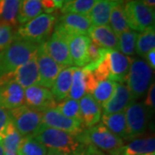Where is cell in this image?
I'll list each match as a JSON object with an SVG mask.
<instances>
[{
	"instance_id": "1",
	"label": "cell",
	"mask_w": 155,
	"mask_h": 155,
	"mask_svg": "<svg viewBox=\"0 0 155 155\" xmlns=\"http://www.w3.org/2000/svg\"><path fill=\"white\" fill-rule=\"evenodd\" d=\"M49 151H55L67 154L79 155L86 145L78 136L61 131L53 127L41 125L33 135Z\"/></svg>"
},
{
	"instance_id": "2",
	"label": "cell",
	"mask_w": 155,
	"mask_h": 155,
	"mask_svg": "<svg viewBox=\"0 0 155 155\" xmlns=\"http://www.w3.org/2000/svg\"><path fill=\"white\" fill-rule=\"evenodd\" d=\"M133 58L124 55L116 50L105 49L104 54L92 71L97 82L111 80L124 83Z\"/></svg>"
},
{
	"instance_id": "3",
	"label": "cell",
	"mask_w": 155,
	"mask_h": 155,
	"mask_svg": "<svg viewBox=\"0 0 155 155\" xmlns=\"http://www.w3.org/2000/svg\"><path fill=\"white\" fill-rule=\"evenodd\" d=\"M38 44L14 40L11 45L0 51V79L14 72L19 67L36 54Z\"/></svg>"
},
{
	"instance_id": "4",
	"label": "cell",
	"mask_w": 155,
	"mask_h": 155,
	"mask_svg": "<svg viewBox=\"0 0 155 155\" xmlns=\"http://www.w3.org/2000/svg\"><path fill=\"white\" fill-rule=\"evenodd\" d=\"M78 137L84 144L91 145L110 155H121L124 147L122 139L110 131L104 124L88 127Z\"/></svg>"
},
{
	"instance_id": "5",
	"label": "cell",
	"mask_w": 155,
	"mask_h": 155,
	"mask_svg": "<svg viewBox=\"0 0 155 155\" xmlns=\"http://www.w3.org/2000/svg\"><path fill=\"white\" fill-rule=\"evenodd\" d=\"M56 17L49 13H41L28 22L22 24L17 29L15 40L29 41L35 44L45 42L52 33Z\"/></svg>"
},
{
	"instance_id": "6",
	"label": "cell",
	"mask_w": 155,
	"mask_h": 155,
	"mask_svg": "<svg viewBox=\"0 0 155 155\" xmlns=\"http://www.w3.org/2000/svg\"><path fill=\"white\" fill-rule=\"evenodd\" d=\"M153 78V69L140 59L132 60L125 83L134 99L141 97L147 91Z\"/></svg>"
},
{
	"instance_id": "7",
	"label": "cell",
	"mask_w": 155,
	"mask_h": 155,
	"mask_svg": "<svg viewBox=\"0 0 155 155\" xmlns=\"http://www.w3.org/2000/svg\"><path fill=\"white\" fill-rule=\"evenodd\" d=\"M9 114L11 122L22 137L33 136L42 125V112L25 104L11 110Z\"/></svg>"
},
{
	"instance_id": "8",
	"label": "cell",
	"mask_w": 155,
	"mask_h": 155,
	"mask_svg": "<svg viewBox=\"0 0 155 155\" xmlns=\"http://www.w3.org/2000/svg\"><path fill=\"white\" fill-rule=\"evenodd\" d=\"M124 12L129 28L142 32L154 28V10L146 6L140 0H132L124 6Z\"/></svg>"
},
{
	"instance_id": "9",
	"label": "cell",
	"mask_w": 155,
	"mask_h": 155,
	"mask_svg": "<svg viewBox=\"0 0 155 155\" xmlns=\"http://www.w3.org/2000/svg\"><path fill=\"white\" fill-rule=\"evenodd\" d=\"M69 37L67 34L54 28L53 35L41 43L48 55L64 68L73 65L69 51Z\"/></svg>"
},
{
	"instance_id": "10",
	"label": "cell",
	"mask_w": 155,
	"mask_h": 155,
	"mask_svg": "<svg viewBox=\"0 0 155 155\" xmlns=\"http://www.w3.org/2000/svg\"><path fill=\"white\" fill-rule=\"evenodd\" d=\"M36 60L39 72L38 85L48 89L52 88L56 78L64 67L59 65L48 55L42 44L39 45Z\"/></svg>"
},
{
	"instance_id": "11",
	"label": "cell",
	"mask_w": 155,
	"mask_h": 155,
	"mask_svg": "<svg viewBox=\"0 0 155 155\" xmlns=\"http://www.w3.org/2000/svg\"><path fill=\"white\" fill-rule=\"evenodd\" d=\"M42 124L74 136H79L83 133L84 127L81 122L62 115L55 108L42 112Z\"/></svg>"
},
{
	"instance_id": "12",
	"label": "cell",
	"mask_w": 155,
	"mask_h": 155,
	"mask_svg": "<svg viewBox=\"0 0 155 155\" xmlns=\"http://www.w3.org/2000/svg\"><path fill=\"white\" fill-rule=\"evenodd\" d=\"M8 81L16 82L23 90L33 85H38L39 72L36 54L18 67L15 72L0 79V84Z\"/></svg>"
},
{
	"instance_id": "13",
	"label": "cell",
	"mask_w": 155,
	"mask_h": 155,
	"mask_svg": "<svg viewBox=\"0 0 155 155\" xmlns=\"http://www.w3.org/2000/svg\"><path fill=\"white\" fill-rule=\"evenodd\" d=\"M127 122V139L137 137L147 127V110L144 104L133 103L125 110Z\"/></svg>"
},
{
	"instance_id": "14",
	"label": "cell",
	"mask_w": 155,
	"mask_h": 155,
	"mask_svg": "<svg viewBox=\"0 0 155 155\" xmlns=\"http://www.w3.org/2000/svg\"><path fill=\"white\" fill-rule=\"evenodd\" d=\"M24 100L25 105L41 112L54 109L57 105L51 91L40 85H33L25 89Z\"/></svg>"
},
{
	"instance_id": "15",
	"label": "cell",
	"mask_w": 155,
	"mask_h": 155,
	"mask_svg": "<svg viewBox=\"0 0 155 155\" xmlns=\"http://www.w3.org/2000/svg\"><path fill=\"white\" fill-rule=\"evenodd\" d=\"M91 22L89 16L75 14V13H66L62 15L55 25V28L61 30L69 36L79 35L88 33Z\"/></svg>"
},
{
	"instance_id": "16",
	"label": "cell",
	"mask_w": 155,
	"mask_h": 155,
	"mask_svg": "<svg viewBox=\"0 0 155 155\" xmlns=\"http://www.w3.org/2000/svg\"><path fill=\"white\" fill-rule=\"evenodd\" d=\"M25 104L24 90L16 82L0 84V108L13 110Z\"/></svg>"
},
{
	"instance_id": "17",
	"label": "cell",
	"mask_w": 155,
	"mask_h": 155,
	"mask_svg": "<svg viewBox=\"0 0 155 155\" xmlns=\"http://www.w3.org/2000/svg\"><path fill=\"white\" fill-rule=\"evenodd\" d=\"M134 101L127 85L123 83H117L114 94L103 107L104 114H114L125 111Z\"/></svg>"
},
{
	"instance_id": "18",
	"label": "cell",
	"mask_w": 155,
	"mask_h": 155,
	"mask_svg": "<svg viewBox=\"0 0 155 155\" xmlns=\"http://www.w3.org/2000/svg\"><path fill=\"white\" fill-rule=\"evenodd\" d=\"M91 39L87 35H79L69 37V51L72 64L84 67L89 64L88 47Z\"/></svg>"
},
{
	"instance_id": "19",
	"label": "cell",
	"mask_w": 155,
	"mask_h": 155,
	"mask_svg": "<svg viewBox=\"0 0 155 155\" xmlns=\"http://www.w3.org/2000/svg\"><path fill=\"white\" fill-rule=\"evenodd\" d=\"M78 102L84 127L88 128L97 125L102 116V107L99 104L90 94L84 95Z\"/></svg>"
},
{
	"instance_id": "20",
	"label": "cell",
	"mask_w": 155,
	"mask_h": 155,
	"mask_svg": "<svg viewBox=\"0 0 155 155\" xmlns=\"http://www.w3.org/2000/svg\"><path fill=\"white\" fill-rule=\"evenodd\" d=\"M87 34L90 39L100 48L118 51V37L109 25H91Z\"/></svg>"
},
{
	"instance_id": "21",
	"label": "cell",
	"mask_w": 155,
	"mask_h": 155,
	"mask_svg": "<svg viewBox=\"0 0 155 155\" xmlns=\"http://www.w3.org/2000/svg\"><path fill=\"white\" fill-rule=\"evenodd\" d=\"M75 67H67L61 70L52 86L51 92L57 102L67 99L69 96L72 81V74Z\"/></svg>"
},
{
	"instance_id": "22",
	"label": "cell",
	"mask_w": 155,
	"mask_h": 155,
	"mask_svg": "<svg viewBox=\"0 0 155 155\" xmlns=\"http://www.w3.org/2000/svg\"><path fill=\"white\" fill-rule=\"evenodd\" d=\"M101 120L103 124L112 133L121 139H127V122L125 111L114 114H104L101 116Z\"/></svg>"
},
{
	"instance_id": "23",
	"label": "cell",
	"mask_w": 155,
	"mask_h": 155,
	"mask_svg": "<svg viewBox=\"0 0 155 155\" xmlns=\"http://www.w3.org/2000/svg\"><path fill=\"white\" fill-rule=\"evenodd\" d=\"M114 4L115 2H110L108 0H98L89 14L91 24L95 26L108 25Z\"/></svg>"
},
{
	"instance_id": "24",
	"label": "cell",
	"mask_w": 155,
	"mask_h": 155,
	"mask_svg": "<svg viewBox=\"0 0 155 155\" xmlns=\"http://www.w3.org/2000/svg\"><path fill=\"white\" fill-rule=\"evenodd\" d=\"M22 136L17 131L13 122H9L7 125L4 136L2 139V145L4 148V155H17V151Z\"/></svg>"
},
{
	"instance_id": "25",
	"label": "cell",
	"mask_w": 155,
	"mask_h": 155,
	"mask_svg": "<svg viewBox=\"0 0 155 155\" xmlns=\"http://www.w3.org/2000/svg\"><path fill=\"white\" fill-rule=\"evenodd\" d=\"M40 0H20L17 14V23L24 24L42 13Z\"/></svg>"
},
{
	"instance_id": "26",
	"label": "cell",
	"mask_w": 155,
	"mask_h": 155,
	"mask_svg": "<svg viewBox=\"0 0 155 155\" xmlns=\"http://www.w3.org/2000/svg\"><path fill=\"white\" fill-rule=\"evenodd\" d=\"M109 22L110 24V27L116 36L130 29L125 16L124 5L122 2H115L111 10Z\"/></svg>"
},
{
	"instance_id": "27",
	"label": "cell",
	"mask_w": 155,
	"mask_h": 155,
	"mask_svg": "<svg viewBox=\"0 0 155 155\" xmlns=\"http://www.w3.org/2000/svg\"><path fill=\"white\" fill-rule=\"evenodd\" d=\"M154 137L137 139L131 141L127 146H124L121 155H144L154 153Z\"/></svg>"
},
{
	"instance_id": "28",
	"label": "cell",
	"mask_w": 155,
	"mask_h": 155,
	"mask_svg": "<svg viewBox=\"0 0 155 155\" xmlns=\"http://www.w3.org/2000/svg\"><path fill=\"white\" fill-rule=\"evenodd\" d=\"M20 0H0V23L15 26Z\"/></svg>"
},
{
	"instance_id": "29",
	"label": "cell",
	"mask_w": 155,
	"mask_h": 155,
	"mask_svg": "<svg viewBox=\"0 0 155 155\" xmlns=\"http://www.w3.org/2000/svg\"><path fill=\"white\" fill-rule=\"evenodd\" d=\"M17 155H48V148L32 135L22 137Z\"/></svg>"
},
{
	"instance_id": "30",
	"label": "cell",
	"mask_w": 155,
	"mask_h": 155,
	"mask_svg": "<svg viewBox=\"0 0 155 155\" xmlns=\"http://www.w3.org/2000/svg\"><path fill=\"white\" fill-rule=\"evenodd\" d=\"M155 48V29L150 28L139 34L136 39L135 52L138 55L145 57Z\"/></svg>"
},
{
	"instance_id": "31",
	"label": "cell",
	"mask_w": 155,
	"mask_h": 155,
	"mask_svg": "<svg viewBox=\"0 0 155 155\" xmlns=\"http://www.w3.org/2000/svg\"><path fill=\"white\" fill-rule=\"evenodd\" d=\"M117 82L111 80H104L97 84L91 96L103 108L105 104L110 99L112 95L114 94Z\"/></svg>"
},
{
	"instance_id": "32",
	"label": "cell",
	"mask_w": 155,
	"mask_h": 155,
	"mask_svg": "<svg viewBox=\"0 0 155 155\" xmlns=\"http://www.w3.org/2000/svg\"><path fill=\"white\" fill-rule=\"evenodd\" d=\"M98 0H72L65 3L61 7V12L66 13H75L80 15L89 16L91 9Z\"/></svg>"
},
{
	"instance_id": "33",
	"label": "cell",
	"mask_w": 155,
	"mask_h": 155,
	"mask_svg": "<svg viewBox=\"0 0 155 155\" xmlns=\"http://www.w3.org/2000/svg\"><path fill=\"white\" fill-rule=\"evenodd\" d=\"M84 95H86V91L84 69L75 67L72 74V86L68 97L71 99L79 101Z\"/></svg>"
},
{
	"instance_id": "34",
	"label": "cell",
	"mask_w": 155,
	"mask_h": 155,
	"mask_svg": "<svg viewBox=\"0 0 155 155\" xmlns=\"http://www.w3.org/2000/svg\"><path fill=\"white\" fill-rule=\"evenodd\" d=\"M138 34L131 29L118 35V52L126 56L135 54V44Z\"/></svg>"
},
{
	"instance_id": "35",
	"label": "cell",
	"mask_w": 155,
	"mask_h": 155,
	"mask_svg": "<svg viewBox=\"0 0 155 155\" xmlns=\"http://www.w3.org/2000/svg\"><path fill=\"white\" fill-rule=\"evenodd\" d=\"M55 109L58 110L62 115H64L65 116L82 123V119H81V115H80V108H79V102L78 100L67 98V99H65V101L58 104L56 105Z\"/></svg>"
},
{
	"instance_id": "36",
	"label": "cell",
	"mask_w": 155,
	"mask_h": 155,
	"mask_svg": "<svg viewBox=\"0 0 155 155\" xmlns=\"http://www.w3.org/2000/svg\"><path fill=\"white\" fill-rule=\"evenodd\" d=\"M15 40L12 26L0 23V51L5 49Z\"/></svg>"
},
{
	"instance_id": "37",
	"label": "cell",
	"mask_w": 155,
	"mask_h": 155,
	"mask_svg": "<svg viewBox=\"0 0 155 155\" xmlns=\"http://www.w3.org/2000/svg\"><path fill=\"white\" fill-rule=\"evenodd\" d=\"M10 122H11V116L9 114V111L0 108V141H2L7 125Z\"/></svg>"
},
{
	"instance_id": "38",
	"label": "cell",
	"mask_w": 155,
	"mask_h": 155,
	"mask_svg": "<svg viewBox=\"0 0 155 155\" xmlns=\"http://www.w3.org/2000/svg\"><path fill=\"white\" fill-rule=\"evenodd\" d=\"M155 84L154 83L151 84L149 88L147 90V97L144 102V105L151 109H154V97H155Z\"/></svg>"
},
{
	"instance_id": "39",
	"label": "cell",
	"mask_w": 155,
	"mask_h": 155,
	"mask_svg": "<svg viewBox=\"0 0 155 155\" xmlns=\"http://www.w3.org/2000/svg\"><path fill=\"white\" fill-rule=\"evenodd\" d=\"M79 155H107L101 150L97 149L91 145H86L84 151Z\"/></svg>"
},
{
	"instance_id": "40",
	"label": "cell",
	"mask_w": 155,
	"mask_h": 155,
	"mask_svg": "<svg viewBox=\"0 0 155 155\" xmlns=\"http://www.w3.org/2000/svg\"><path fill=\"white\" fill-rule=\"evenodd\" d=\"M145 58L147 60V64L153 70L155 68V49L151 50L150 52H148L146 54Z\"/></svg>"
},
{
	"instance_id": "41",
	"label": "cell",
	"mask_w": 155,
	"mask_h": 155,
	"mask_svg": "<svg viewBox=\"0 0 155 155\" xmlns=\"http://www.w3.org/2000/svg\"><path fill=\"white\" fill-rule=\"evenodd\" d=\"M145 5L149 7L150 9L154 10L155 7V0H140Z\"/></svg>"
},
{
	"instance_id": "42",
	"label": "cell",
	"mask_w": 155,
	"mask_h": 155,
	"mask_svg": "<svg viewBox=\"0 0 155 155\" xmlns=\"http://www.w3.org/2000/svg\"><path fill=\"white\" fill-rule=\"evenodd\" d=\"M54 3L55 5L56 9H61L65 3V0H54Z\"/></svg>"
},
{
	"instance_id": "43",
	"label": "cell",
	"mask_w": 155,
	"mask_h": 155,
	"mask_svg": "<svg viewBox=\"0 0 155 155\" xmlns=\"http://www.w3.org/2000/svg\"><path fill=\"white\" fill-rule=\"evenodd\" d=\"M48 155H73V154H67V153H63L60 152H55V151H48Z\"/></svg>"
},
{
	"instance_id": "44",
	"label": "cell",
	"mask_w": 155,
	"mask_h": 155,
	"mask_svg": "<svg viewBox=\"0 0 155 155\" xmlns=\"http://www.w3.org/2000/svg\"><path fill=\"white\" fill-rule=\"evenodd\" d=\"M0 155H4V148H3L2 141H0Z\"/></svg>"
},
{
	"instance_id": "45",
	"label": "cell",
	"mask_w": 155,
	"mask_h": 155,
	"mask_svg": "<svg viewBox=\"0 0 155 155\" xmlns=\"http://www.w3.org/2000/svg\"><path fill=\"white\" fill-rule=\"evenodd\" d=\"M108 1H110V2H122V0H108Z\"/></svg>"
},
{
	"instance_id": "46",
	"label": "cell",
	"mask_w": 155,
	"mask_h": 155,
	"mask_svg": "<svg viewBox=\"0 0 155 155\" xmlns=\"http://www.w3.org/2000/svg\"><path fill=\"white\" fill-rule=\"evenodd\" d=\"M144 155H155L154 153H147V154H144Z\"/></svg>"
},
{
	"instance_id": "47",
	"label": "cell",
	"mask_w": 155,
	"mask_h": 155,
	"mask_svg": "<svg viewBox=\"0 0 155 155\" xmlns=\"http://www.w3.org/2000/svg\"><path fill=\"white\" fill-rule=\"evenodd\" d=\"M70 1H72V0H65V3H67V2H70ZM64 3V4H65Z\"/></svg>"
}]
</instances>
